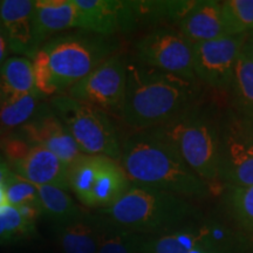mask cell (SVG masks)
Returning a JSON list of instances; mask_svg holds the SVG:
<instances>
[{
    "label": "cell",
    "mask_w": 253,
    "mask_h": 253,
    "mask_svg": "<svg viewBox=\"0 0 253 253\" xmlns=\"http://www.w3.org/2000/svg\"><path fill=\"white\" fill-rule=\"evenodd\" d=\"M33 65L25 56L8 58L0 65V93L2 100L36 93Z\"/></svg>",
    "instance_id": "cell-19"
},
{
    "label": "cell",
    "mask_w": 253,
    "mask_h": 253,
    "mask_svg": "<svg viewBox=\"0 0 253 253\" xmlns=\"http://www.w3.org/2000/svg\"><path fill=\"white\" fill-rule=\"evenodd\" d=\"M0 216L4 220L6 230L13 237L14 240L27 238L36 232V225L27 223L19 213L17 208L12 207V205H6L0 209Z\"/></svg>",
    "instance_id": "cell-29"
},
{
    "label": "cell",
    "mask_w": 253,
    "mask_h": 253,
    "mask_svg": "<svg viewBox=\"0 0 253 253\" xmlns=\"http://www.w3.org/2000/svg\"><path fill=\"white\" fill-rule=\"evenodd\" d=\"M8 53H9L8 41L6 39V36L4 31H2V28L0 27V65H2V63L7 60Z\"/></svg>",
    "instance_id": "cell-31"
},
{
    "label": "cell",
    "mask_w": 253,
    "mask_h": 253,
    "mask_svg": "<svg viewBox=\"0 0 253 253\" xmlns=\"http://www.w3.org/2000/svg\"><path fill=\"white\" fill-rule=\"evenodd\" d=\"M178 30L191 43L205 42L227 37L221 1H195L178 21Z\"/></svg>",
    "instance_id": "cell-15"
},
{
    "label": "cell",
    "mask_w": 253,
    "mask_h": 253,
    "mask_svg": "<svg viewBox=\"0 0 253 253\" xmlns=\"http://www.w3.org/2000/svg\"><path fill=\"white\" fill-rule=\"evenodd\" d=\"M196 212L188 198L134 184L112 207L101 210L112 225L144 235L178 229Z\"/></svg>",
    "instance_id": "cell-5"
},
{
    "label": "cell",
    "mask_w": 253,
    "mask_h": 253,
    "mask_svg": "<svg viewBox=\"0 0 253 253\" xmlns=\"http://www.w3.org/2000/svg\"><path fill=\"white\" fill-rule=\"evenodd\" d=\"M15 240L13 237L9 235V232L6 230L4 220H2L1 216H0V244H9V243H13Z\"/></svg>",
    "instance_id": "cell-32"
},
{
    "label": "cell",
    "mask_w": 253,
    "mask_h": 253,
    "mask_svg": "<svg viewBox=\"0 0 253 253\" xmlns=\"http://www.w3.org/2000/svg\"><path fill=\"white\" fill-rule=\"evenodd\" d=\"M221 7L229 36L253 31V0H226Z\"/></svg>",
    "instance_id": "cell-25"
},
{
    "label": "cell",
    "mask_w": 253,
    "mask_h": 253,
    "mask_svg": "<svg viewBox=\"0 0 253 253\" xmlns=\"http://www.w3.org/2000/svg\"><path fill=\"white\" fill-rule=\"evenodd\" d=\"M126 59L116 53L67 90V96L107 114L121 115L126 97Z\"/></svg>",
    "instance_id": "cell-9"
},
{
    "label": "cell",
    "mask_w": 253,
    "mask_h": 253,
    "mask_svg": "<svg viewBox=\"0 0 253 253\" xmlns=\"http://www.w3.org/2000/svg\"><path fill=\"white\" fill-rule=\"evenodd\" d=\"M107 226L101 223V238L97 253H141L149 238L144 233L132 232L116 227L106 221Z\"/></svg>",
    "instance_id": "cell-24"
},
{
    "label": "cell",
    "mask_w": 253,
    "mask_h": 253,
    "mask_svg": "<svg viewBox=\"0 0 253 253\" xmlns=\"http://www.w3.org/2000/svg\"><path fill=\"white\" fill-rule=\"evenodd\" d=\"M34 143L20 130H13L5 134L0 150L4 154V160L9 168H13L27 156Z\"/></svg>",
    "instance_id": "cell-28"
},
{
    "label": "cell",
    "mask_w": 253,
    "mask_h": 253,
    "mask_svg": "<svg viewBox=\"0 0 253 253\" xmlns=\"http://www.w3.org/2000/svg\"><path fill=\"white\" fill-rule=\"evenodd\" d=\"M1 102H2V95L0 93V106H1Z\"/></svg>",
    "instance_id": "cell-37"
},
{
    "label": "cell",
    "mask_w": 253,
    "mask_h": 253,
    "mask_svg": "<svg viewBox=\"0 0 253 253\" xmlns=\"http://www.w3.org/2000/svg\"><path fill=\"white\" fill-rule=\"evenodd\" d=\"M218 181L230 188L253 185V120L231 106L221 116Z\"/></svg>",
    "instance_id": "cell-8"
},
{
    "label": "cell",
    "mask_w": 253,
    "mask_h": 253,
    "mask_svg": "<svg viewBox=\"0 0 253 253\" xmlns=\"http://www.w3.org/2000/svg\"><path fill=\"white\" fill-rule=\"evenodd\" d=\"M49 106L71 132L84 155H99L120 162L122 145L109 114L72 99L55 95Z\"/></svg>",
    "instance_id": "cell-6"
},
{
    "label": "cell",
    "mask_w": 253,
    "mask_h": 253,
    "mask_svg": "<svg viewBox=\"0 0 253 253\" xmlns=\"http://www.w3.org/2000/svg\"><path fill=\"white\" fill-rule=\"evenodd\" d=\"M18 130L34 144L41 145L54 154L67 166L84 155L77 141L48 103H43L34 118Z\"/></svg>",
    "instance_id": "cell-12"
},
{
    "label": "cell",
    "mask_w": 253,
    "mask_h": 253,
    "mask_svg": "<svg viewBox=\"0 0 253 253\" xmlns=\"http://www.w3.org/2000/svg\"><path fill=\"white\" fill-rule=\"evenodd\" d=\"M246 46H248L250 53H251L253 58V31L248 33V38H246Z\"/></svg>",
    "instance_id": "cell-35"
},
{
    "label": "cell",
    "mask_w": 253,
    "mask_h": 253,
    "mask_svg": "<svg viewBox=\"0 0 253 253\" xmlns=\"http://www.w3.org/2000/svg\"><path fill=\"white\" fill-rule=\"evenodd\" d=\"M15 208V207H14ZM17 210L21 217L24 218L27 223L36 225V221L41 214H42V208L40 204H24L17 207Z\"/></svg>",
    "instance_id": "cell-30"
},
{
    "label": "cell",
    "mask_w": 253,
    "mask_h": 253,
    "mask_svg": "<svg viewBox=\"0 0 253 253\" xmlns=\"http://www.w3.org/2000/svg\"><path fill=\"white\" fill-rule=\"evenodd\" d=\"M12 169L2 157H0V184H4L8 176L11 175Z\"/></svg>",
    "instance_id": "cell-33"
},
{
    "label": "cell",
    "mask_w": 253,
    "mask_h": 253,
    "mask_svg": "<svg viewBox=\"0 0 253 253\" xmlns=\"http://www.w3.org/2000/svg\"><path fill=\"white\" fill-rule=\"evenodd\" d=\"M224 110L202 95L175 116L154 126L211 189L218 181V142Z\"/></svg>",
    "instance_id": "cell-4"
},
{
    "label": "cell",
    "mask_w": 253,
    "mask_h": 253,
    "mask_svg": "<svg viewBox=\"0 0 253 253\" xmlns=\"http://www.w3.org/2000/svg\"><path fill=\"white\" fill-rule=\"evenodd\" d=\"M12 171L36 185L69 190L68 166L41 145L34 144L27 156L12 168Z\"/></svg>",
    "instance_id": "cell-17"
},
{
    "label": "cell",
    "mask_w": 253,
    "mask_h": 253,
    "mask_svg": "<svg viewBox=\"0 0 253 253\" xmlns=\"http://www.w3.org/2000/svg\"><path fill=\"white\" fill-rule=\"evenodd\" d=\"M230 205L239 223L253 231V185L230 188Z\"/></svg>",
    "instance_id": "cell-27"
},
{
    "label": "cell",
    "mask_w": 253,
    "mask_h": 253,
    "mask_svg": "<svg viewBox=\"0 0 253 253\" xmlns=\"http://www.w3.org/2000/svg\"><path fill=\"white\" fill-rule=\"evenodd\" d=\"M113 37L87 31L55 36L32 59L36 89L43 96L62 95L107 59L116 54Z\"/></svg>",
    "instance_id": "cell-3"
},
{
    "label": "cell",
    "mask_w": 253,
    "mask_h": 253,
    "mask_svg": "<svg viewBox=\"0 0 253 253\" xmlns=\"http://www.w3.org/2000/svg\"><path fill=\"white\" fill-rule=\"evenodd\" d=\"M33 6L31 0L0 1V27L8 41L9 52L30 59L38 50L33 34Z\"/></svg>",
    "instance_id": "cell-14"
},
{
    "label": "cell",
    "mask_w": 253,
    "mask_h": 253,
    "mask_svg": "<svg viewBox=\"0 0 253 253\" xmlns=\"http://www.w3.org/2000/svg\"><path fill=\"white\" fill-rule=\"evenodd\" d=\"M120 164L134 185L164 190L182 197H207L211 189L190 168L173 145L153 128L123 142Z\"/></svg>",
    "instance_id": "cell-2"
},
{
    "label": "cell",
    "mask_w": 253,
    "mask_h": 253,
    "mask_svg": "<svg viewBox=\"0 0 253 253\" xmlns=\"http://www.w3.org/2000/svg\"><path fill=\"white\" fill-rule=\"evenodd\" d=\"M36 185V184H34ZM42 212L60 225L84 218V210L73 201L66 190L53 185H36Z\"/></svg>",
    "instance_id": "cell-21"
},
{
    "label": "cell",
    "mask_w": 253,
    "mask_h": 253,
    "mask_svg": "<svg viewBox=\"0 0 253 253\" xmlns=\"http://www.w3.org/2000/svg\"><path fill=\"white\" fill-rule=\"evenodd\" d=\"M136 60L149 67L196 79L192 43L178 28L160 26L136 42Z\"/></svg>",
    "instance_id": "cell-10"
},
{
    "label": "cell",
    "mask_w": 253,
    "mask_h": 253,
    "mask_svg": "<svg viewBox=\"0 0 253 253\" xmlns=\"http://www.w3.org/2000/svg\"><path fill=\"white\" fill-rule=\"evenodd\" d=\"M79 26L74 0H37L33 6V34L38 49L56 33Z\"/></svg>",
    "instance_id": "cell-16"
},
{
    "label": "cell",
    "mask_w": 253,
    "mask_h": 253,
    "mask_svg": "<svg viewBox=\"0 0 253 253\" xmlns=\"http://www.w3.org/2000/svg\"><path fill=\"white\" fill-rule=\"evenodd\" d=\"M101 224L82 219L63 224L59 229V243L63 253H97Z\"/></svg>",
    "instance_id": "cell-20"
},
{
    "label": "cell",
    "mask_w": 253,
    "mask_h": 253,
    "mask_svg": "<svg viewBox=\"0 0 253 253\" xmlns=\"http://www.w3.org/2000/svg\"><path fill=\"white\" fill-rule=\"evenodd\" d=\"M229 94L231 107L253 120V58L246 41L237 59Z\"/></svg>",
    "instance_id": "cell-18"
},
{
    "label": "cell",
    "mask_w": 253,
    "mask_h": 253,
    "mask_svg": "<svg viewBox=\"0 0 253 253\" xmlns=\"http://www.w3.org/2000/svg\"><path fill=\"white\" fill-rule=\"evenodd\" d=\"M203 226L183 225L178 229L148 240L143 251L147 253H189L202 238Z\"/></svg>",
    "instance_id": "cell-23"
},
{
    "label": "cell",
    "mask_w": 253,
    "mask_h": 253,
    "mask_svg": "<svg viewBox=\"0 0 253 253\" xmlns=\"http://www.w3.org/2000/svg\"><path fill=\"white\" fill-rule=\"evenodd\" d=\"M141 253H147V252H145V251H142V252H141Z\"/></svg>",
    "instance_id": "cell-38"
},
{
    "label": "cell",
    "mask_w": 253,
    "mask_h": 253,
    "mask_svg": "<svg viewBox=\"0 0 253 253\" xmlns=\"http://www.w3.org/2000/svg\"><path fill=\"white\" fill-rule=\"evenodd\" d=\"M6 205H8V201H7V196H6L5 185L0 184V209L6 207Z\"/></svg>",
    "instance_id": "cell-34"
},
{
    "label": "cell",
    "mask_w": 253,
    "mask_h": 253,
    "mask_svg": "<svg viewBox=\"0 0 253 253\" xmlns=\"http://www.w3.org/2000/svg\"><path fill=\"white\" fill-rule=\"evenodd\" d=\"M5 136V131L2 130V128L0 126V147H1V142H2V138H4Z\"/></svg>",
    "instance_id": "cell-36"
},
{
    "label": "cell",
    "mask_w": 253,
    "mask_h": 253,
    "mask_svg": "<svg viewBox=\"0 0 253 253\" xmlns=\"http://www.w3.org/2000/svg\"><path fill=\"white\" fill-rule=\"evenodd\" d=\"M197 79L184 78L126 60V97L121 116L136 130L168 121L203 95Z\"/></svg>",
    "instance_id": "cell-1"
},
{
    "label": "cell",
    "mask_w": 253,
    "mask_h": 253,
    "mask_svg": "<svg viewBox=\"0 0 253 253\" xmlns=\"http://www.w3.org/2000/svg\"><path fill=\"white\" fill-rule=\"evenodd\" d=\"M79 9L81 31L112 37L116 32L132 31L129 1L120 0H74Z\"/></svg>",
    "instance_id": "cell-13"
},
{
    "label": "cell",
    "mask_w": 253,
    "mask_h": 253,
    "mask_svg": "<svg viewBox=\"0 0 253 253\" xmlns=\"http://www.w3.org/2000/svg\"><path fill=\"white\" fill-rule=\"evenodd\" d=\"M8 205L19 207L24 204H40V197L37 186L33 183L26 181L14 171L11 172L4 183Z\"/></svg>",
    "instance_id": "cell-26"
},
{
    "label": "cell",
    "mask_w": 253,
    "mask_h": 253,
    "mask_svg": "<svg viewBox=\"0 0 253 253\" xmlns=\"http://www.w3.org/2000/svg\"><path fill=\"white\" fill-rule=\"evenodd\" d=\"M43 95L39 91L4 99L0 106V126L5 134L30 122L43 103Z\"/></svg>",
    "instance_id": "cell-22"
},
{
    "label": "cell",
    "mask_w": 253,
    "mask_h": 253,
    "mask_svg": "<svg viewBox=\"0 0 253 253\" xmlns=\"http://www.w3.org/2000/svg\"><path fill=\"white\" fill-rule=\"evenodd\" d=\"M69 190L87 208H109L132 185L118 161L81 155L68 166Z\"/></svg>",
    "instance_id": "cell-7"
},
{
    "label": "cell",
    "mask_w": 253,
    "mask_h": 253,
    "mask_svg": "<svg viewBox=\"0 0 253 253\" xmlns=\"http://www.w3.org/2000/svg\"><path fill=\"white\" fill-rule=\"evenodd\" d=\"M248 34L192 43L194 73L199 84L210 89L229 94L237 59Z\"/></svg>",
    "instance_id": "cell-11"
}]
</instances>
